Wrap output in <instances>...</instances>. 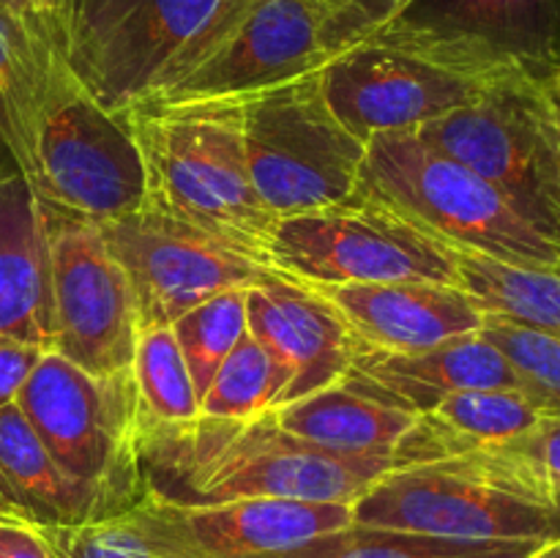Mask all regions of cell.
<instances>
[{
	"mask_svg": "<svg viewBox=\"0 0 560 558\" xmlns=\"http://www.w3.org/2000/svg\"><path fill=\"white\" fill-rule=\"evenodd\" d=\"M145 492L173 503H217L235 498H288L312 503H355L392 457L339 454L290 435L273 410L252 421L197 416L189 425L140 432Z\"/></svg>",
	"mask_w": 560,
	"mask_h": 558,
	"instance_id": "6da1fadb",
	"label": "cell"
},
{
	"mask_svg": "<svg viewBox=\"0 0 560 558\" xmlns=\"http://www.w3.org/2000/svg\"><path fill=\"white\" fill-rule=\"evenodd\" d=\"M126 118L145 164V206L271 266L268 241L277 219L252 184L244 102L140 104Z\"/></svg>",
	"mask_w": 560,
	"mask_h": 558,
	"instance_id": "7a4b0ae2",
	"label": "cell"
},
{
	"mask_svg": "<svg viewBox=\"0 0 560 558\" xmlns=\"http://www.w3.org/2000/svg\"><path fill=\"white\" fill-rule=\"evenodd\" d=\"M359 195L457 252L560 274V244L530 224L490 181L427 146L416 131L366 142Z\"/></svg>",
	"mask_w": 560,
	"mask_h": 558,
	"instance_id": "3957f363",
	"label": "cell"
},
{
	"mask_svg": "<svg viewBox=\"0 0 560 558\" xmlns=\"http://www.w3.org/2000/svg\"><path fill=\"white\" fill-rule=\"evenodd\" d=\"M523 80L539 77L392 27L323 66L334 113L364 142L388 131H416Z\"/></svg>",
	"mask_w": 560,
	"mask_h": 558,
	"instance_id": "277c9868",
	"label": "cell"
},
{
	"mask_svg": "<svg viewBox=\"0 0 560 558\" xmlns=\"http://www.w3.org/2000/svg\"><path fill=\"white\" fill-rule=\"evenodd\" d=\"M16 405L60 470L91 492L102 520L142 501L145 479L131 372L91 375L47 350L16 394Z\"/></svg>",
	"mask_w": 560,
	"mask_h": 558,
	"instance_id": "5b68a950",
	"label": "cell"
},
{
	"mask_svg": "<svg viewBox=\"0 0 560 558\" xmlns=\"http://www.w3.org/2000/svg\"><path fill=\"white\" fill-rule=\"evenodd\" d=\"M345 49L348 42L315 0H219L142 104L249 96L323 69Z\"/></svg>",
	"mask_w": 560,
	"mask_h": 558,
	"instance_id": "8992f818",
	"label": "cell"
},
{
	"mask_svg": "<svg viewBox=\"0 0 560 558\" xmlns=\"http://www.w3.org/2000/svg\"><path fill=\"white\" fill-rule=\"evenodd\" d=\"M241 102L252 184L277 222L353 200L366 142L334 113L323 69Z\"/></svg>",
	"mask_w": 560,
	"mask_h": 558,
	"instance_id": "52a82bcc",
	"label": "cell"
},
{
	"mask_svg": "<svg viewBox=\"0 0 560 558\" xmlns=\"http://www.w3.org/2000/svg\"><path fill=\"white\" fill-rule=\"evenodd\" d=\"M443 156L490 181L560 244V113L547 80H523L416 129Z\"/></svg>",
	"mask_w": 560,
	"mask_h": 558,
	"instance_id": "ba28073f",
	"label": "cell"
},
{
	"mask_svg": "<svg viewBox=\"0 0 560 558\" xmlns=\"http://www.w3.org/2000/svg\"><path fill=\"white\" fill-rule=\"evenodd\" d=\"M33 191L49 211L93 224L145 206V164L126 113H107L66 66L47 96Z\"/></svg>",
	"mask_w": 560,
	"mask_h": 558,
	"instance_id": "9c48e42d",
	"label": "cell"
},
{
	"mask_svg": "<svg viewBox=\"0 0 560 558\" xmlns=\"http://www.w3.org/2000/svg\"><path fill=\"white\" fill-rule=\"evenodd\" d=\"M268 263L306 284H457L454 249L355 191L353 200L273 224Z\"/></svg>",
	"mask_w": 560,
	"mask_h": 558,
	"instance_id": "30bf717a",
	"label": "cell"
},
{
	"mask_svg": "<svg viewBox=\"0 0 560 558\" xmlns=\"http://www.w3.org/2000/svg\"><path fill=\"white\" fill-rule=\"evenodd\" d=\"M219 0H63L60 33L71 74L107 113L151 98Z\"/></svg>",
	"mask_w": 560,
	"mask_h": 558,
	"instance_id": "8fae6325",
	"label": "cell"
},
{
	"mask_svg": "<svg viewBox=\"0 0 560 558\" xmlns=\"http://www.w3.org/2000/svg\"><path fill=\"white\" fill-rule=\"evenodd\" d=\"M47 211L52 350L91 375L129 372L140 337L135 290L98 224Z\"/></svg>",
	"mask_w": 560,
	"mask_h": 558,
	"instance_id": "7c38bea8",
	"label": "cell"
},
{
	"mask_svg": "<svg viewBox=\"0 0 560 558\" xmlns=\"http://www.w3.org/2000/svg\"><path fill=\"white\" fill-rule=\"evenodd\" d=\"M98 230L135 290L140 332L173 326L202 301L228 290H249L277 274V268L151 206L98 224Z\"/></svg>",
	"mask_w": 560,
	"mask_h": 558,
	"instance_id": "4fadbf2b",
	"label": "cell"
},
{
	"mask_svg": "<svg viewBox=\"0 0 560 558\" xmlns=\"http://www.w3.org/2000/svg\"><path fill=\"white\" fill-rule=\"evenodd\" d=\"M353 523L459 542L547 545L560 536V509L441 465H413L383 474L353 503Z\"/></svg>",
	"mask_w": 560,
	"mask_h": 558,
	"instance_id": "5bb4252c",
	"label": "cell"
},
{
	"mask_svg": "<svg viewBox=\"0 0 560 558\" xmlns=\"http://www.w3.org/2000/svg\"><path fill=\"white\" fill-rule=\"evenodd\" d=\"M129 512L164 539L200 558L268 556L306 545L353 523V503H312L288 498L173 503L145 492Z\"/></svg>",
	"mask_w": 560,
	"mask_h": 558,
	"instance_id": "9a60e30c",
	"label": "cell"
},
{
	"mask_svg": "<svg viewBox=\"0 0 560 558\" xmlns=\"http://www.w3.org/2000/svg\"><path fill=\"white\" fill-rule=\"evenodd\" d=\"M386 27L517 66L539 80L560 69V0H410Z\"/></svg>",
	"mask_w": 560,
	"mask_h": 558,
	"instance_id": "2e32d148",
	"label": "cell"
},
{
	"mask_svg": "<svg viewBox=\"0 0 560 558\" xmlns=\"http://www.w3.org/2000/svg\"><path fill=\"white\" fill-rule=\"evenodd\" d=\"M310 288L334 306L361 350L413 353L485 326V312L457 284L355 282Z\"/></svg>",
	"mask_w": 560,
	"mask_h": 558,
	"instance_id": "e0dca14e",
	"label": "cell"
},
{
	"mask_svg": "<svg viewBox=\"0 0 560 558\" xmlns=\"http://www.w3.org/2000/svg\"><path fill=\"white\" fill-rule=\"evenodd\" d=\"M246 328L293 377L282 405L342 381L355 353L334 306L279 271L246 290Z\"/></svg>",
	"mask_w": 560,
	"mask_h": 558,
	"instance_id": "ac0fdd59",
	"label": "cell"
},
{
	"mask_svg": "<svg viewBox=\"0 0 560 558\" xmlns=\"http://www.w3.org/2000/svg\"><path fill=\"white\" fill-rule=\"evenodd\" d=\"M348 386L366 397L416 416L443 397L468 388H517L506 356L481 332L446 339L413 353L355 348Z\"/></svg>",
	"mask_w": 560,
	"mask_h": 558,
	"instance_id": "d6986e66",
	"label": "cell"
},
{
	"mask_svg": "<svg viewBox=\"0 0 560 558\" xmlns=\"http://www.w3.org/2000/svg\"><path fill=\"white\" fill-rule=\"evenodd\" d=\"M0 334L52 350L47 211L0 148Z\"/></svg>",
	"mask_w": 560,
	"mask_h": 558,
	"instance_id": "ffe728a7",
	"label": "cell"
},
{
	"mask_svg": "<svg viewBox=\"0 0 560 558\" xmlns=\"http://www.w3.org/2000/svg\"><path fill=\"white\" fill-rule=\"evenodd\" d=\"M66 66L60 16L33 20L0 9V148L31 186L36 181L38 126Z\"/></svg>",
	"mask_w": 560,
	"mask_h": 558,
	"instance_id": "44dd1931",
	"label": "cell"
},
{
	"mask_svg": "<svg viewBox=\"0 0 560 558\" xmlns=\"http://www.w3.org/2000/svg\"><path fill=\"white\" fill-rule=\"evenodd\" d=\"M545 419L547 416L517 388L454 392L413 416L394 460L399 468L446 463L490 443L523 435Z\"/></svg>",
	"mask_w": 560,
	"mask_h": 558,
	"instance_id": "7402d4cb",
	"label": "cell"
},
{
	"mask_svg": "<svg viewBox=\"0 0 560 558\" xmlns=\"http://www.w3.org/2000/svg\"><path fill=\"white\" fill-rule=\"evenodd\" d=\"M0 490L16 514L38 525L102 520L91 492L60 470L16 403L0 408Z\"/></svg>",
	"mask_w": 560,
	"mask_h": 558,
	"instance_id": "603a6c76",
	"label": "cell"
},
{
	"mask_svg": "<svg viewBox=\"0 0 560 558\" xmlns=\"http://www.w3.org/2000/svg\"><path fill=\"white\" fill-rule=\"evenodd\" d=\"M273 419L284 432L328 452L392 460L413 425L410 414L388 408L345 381L273 408Z\"/></svg>",
	"mask_w": 560,
	"mask_h": 558,
	"instance_id": "cb8c5ba5",
	"label": "cell"
},
{
	"mask_svg": "<svg viewBox=\"0 0 560 558\" xmlns=\"http://www.w3.org/2000/svg\"><path fill=\"white\" fill-rule=\"evenodd\" d=\"M457 288L476 301L485 315L506 317L520 326L560 339V274L498 263L485 255L454 249Z\"/></svg>",
	"mask_w": 560,
	"mask_h": 558,
	"instance_id": "d4e9b609",
	"label": "cell"
},
{
	"mask_svg": "<svg viewBox=\"0 0 560 558\" xmlns=\"http://www.w3.org/2000/svg\"><path fill=\"white\" fill-rule=\"evenodd\" d=\"M435 465L560 509V419L547 416L523 435Z\"/></svg>",
	"mask_w": 560,
	"mask_h": 558,
	"instance_id": "484cf974",
	"label": "cell"
},
{
	"mask_svg": "<svg viewBox=\"0 0 560 558\" xmlns=\"http://www.w3.org/2000/svg\"><path fill=\"white\" fill-rule=\"evenodd\" d=\"M534 542H459L350 523L306 545L257 558H528Z\"/></svg>",
	"mask_w": 560,
	"mask_h": 558,
	"instance_id": "4316f807",
	"label": "cell"
},
{
	"mask_svg": "<svg viewBox=\"0 0 560 558\" xmlns=\"http://www.w3.org/2000/svg\"><path fill=\"white\" fill-rule=\"evenodd\" d=\"M129 372L140 432L189 425L200 416V394L191 383L173 326L142 328Z\"/></svg>",
	"mask_w": 560,
	"mask_h": 558,
	"instance_id": "83f0119b",
	"label": "cell"
},
{
	"mask_svg": "<svg viewBox=\"0 0 560 558\" xmlns=\"http://www.w3.org/2000/svg\"><path fill=\"white\" fill-rule=\"evenodd\" d=\"M290 381V372L246 328L241 342L224 359L208 392L200 397V416L252 421L284 403Z\"/></svg>",
	"mask_w": 560,
	"mask_h": 558,
	"instance_id": "f1b7e54d",
	"label": "cell"
},
{
	"mask_svg": "<svg viewBox=\"0 0 560 558\" xmlns=\"http://www.w3.org/2000/svg\"><path fill=\"white\" fill-rule=\"evenodd\" d=\"M191 383L206 394L213 375L246 334V290H228L202 301L173 323Z\"/></svg>",
	"mask_w": 560,
	"mask_h": 558,
	"instance_id": "f546056e",
	"label": "cell"
},
{
	"mask_svg": "<svg viewBox=\"0 0 560 558\" xmlns=\"http://www.w3.org/2000/svg\"><path fill=\"white\" fill-rule=\"evenodd\" d=\"M481 334L512 364L517 392L545 416L560 419V339L498 315H485Z\"/></svg>",
	"mask_w": 560,
	"mask_h": 558,
	"instance_id": "4dcf8cb0",
	"label": "cell"
},
{
	"mask_svg": "<svg viewBox=\"0 0 560 558\" xmlns=\"http://www.w3.org/2000/svg\"><path fill=\"white\" fill-rule=\"evenodd\" d=\"M60 558H200L126 512L80 525H44Z\"/></svg>",
	"mask_w": 560,
	"mask_h": 558,
	"instance_id": "1f68e13d",
	"label": "cell"
},
{
	"mask_svg": "<svg viewBox=\"0 0 560 558\" xmlns=\"http://www.w3.org/2000/svg\"><path fill=\"white\" fill-rule=\"evenodd\" d=\"M315 3L331 16L350 49L397 20L410 0H315Z\"/></svg>",
	"mask_w": 560,
	"mask_h": 558,
	"instance_id": "d6a6232c",
	"label": "cell"
},
{
	"mask_svg": "<svg viewBox=\"0 0 560 558\" xmlns=\"http://www.w3.org/2000/svg\"><path fill=\"white\" fill-rule=\"evenodd\" d=\"M0 558H60L47 528L25 514L0 512Z\"/></svg>",
	"mask_w": 560,
	"mask_h": 558,
	"instance_id": "836d02e7",
	"label": "cell"
},
{
	"mask_svg": "<svg viewBox=\"0 0 560 558\" xmlns=\"http://www.w3.org/2000/svg\"><path fill=\"white\" fill-rule=\"evenodd\" d=\"M47 353V348L36 342L0 334V408L16 403V394L31 377L33 367Z\"/></svg>",
	"mask_w": 560,
	"mask_h": 558,
	"instance_id": "e575fe53",
	"label": "cell"
},
{
	"mask_svg": "<svg viewBox=\"0 0 560 558\" xmlns=\"http://www.w3.org/2000/svg\"><path fill=\"white\" fill-rule=\"evenodd\" d=\"M63 0H0V9L16 16H33V20H52L60 16Z\"/></svg>",
	"mask_w": 560,
	"mask_h": 558,
	"instance_id": "d590c367",
	"label": "cell"
},
{
	"mask_svg": "<svg viewBox=\"0 0 560 558\" xmlns=\"http://www.w3.org/2000/svg\"><path fill=\"white\" fill-rule=\"evenodd\" d=\"M528 558H560V536H558V539L547 542V545H541L539 550H536L534 556H528Z\"/></svg>",
	"mask_w": 560,
	"mask_h": 558,
	"instance_id": "8d00e7d4",
	"label": "cell"
},
{
	"mask_svg": "<svg viewBox=\"0 0 560 558\" xmlns=\"http://www.w3.org/2000/svg\"><path fill=\"white\" fill-rule=\"evenodd\" d=\"M547 91H550L552 102H556V107L560 109V69L552 71V74L547 77Z\"/></svg>",
	"mask_w": 560,
	"mask_h": 558,
	"instance_id": "74e56055",
	"label": "cell"
},
{
	"mask_svg": "<svg viewBox=\"0 0 560 558\" xmlns=\"http://www.w3.org/2000/svg\"><path fill=\"white\" fill-rule=\"evenodd\" d=\"M0 512H14V509H11V503H9V501H5L3 490H0Z\"/></svg>",
	"mask_w": 560,
	"mask_h": 558,
	"instance_id": "f35d334b",
	"label": "cell"
},
{
	"mask_svg": "<svg viewBox=\"0 0 560 558\" xmlns=\"http://www.w3.org/2000/svg\"><path fill=\"white\" fill-rule=\"evenodd\" d=\"M558 113H560V109H558Z\"/></svg>",
	"mask_w": 560,
	"mask_h": 558,
	"instance_id": "ab89813d",
	"label": "cell"
}]
</instances>
